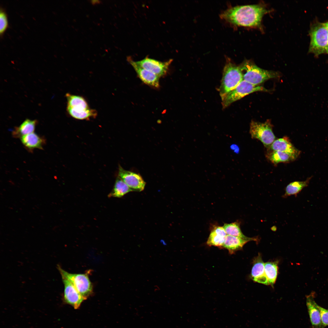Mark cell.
Here are the masks:
<instances>
[{
  "mask_svg": "<svg viewBox=\"0 0 328 328\" xmlns=\"http://www.w3.org/2000/svg\"><path fill=\"white\" fill-rule=\"evenodd\" d=\"M267 12L262 5H239L228 8L220 17L235 26L256 27L260 26L263 16Z\"/></svg>",
  "mask_w": 328,
  "mask_h": 328,
  "instance_id": "1",
  "label": "cell"
},
{
  "mask_svg": "<svg viewBox=\"0 0 328 328\" xmlns=\"http://www.w3.org/2000/svg\"><path fill=\"white\" fill-rule=\"evenodd\" d=\"M239 67L243 80L255 85H259L267 80L280 76L277 72L261 69L250 60L244 61Z\"/></svg>",
  "mask_w": 328,
  "mask_h": 328,
  "instance_id": "2",
  "label": "cell"
},
{
  "mask_svg": "<svg viewBox=\"0 0 328 328\" xmlns=\"http://www.w3.org/2000/svg\"><path fill=\"white\" fill-rule=\"evenodd\" d=\"M243 80L239 66L229 60L224 67L219 91L221 98L235 89Z\"/></svg>",
  "mask_w": 328,
  "mask_h": 328,
  "instance_id": "3",
  "label": "cell"
},
{
  "mask_svg": "<svg viewBox=\"0 0 328 328\" xmlns=\"http://www.w3.org/2000/svg\"><path fill=\"white\" fill-rule=\"evenodd\" d=\"M309 51L317 56L328 51V32L324 23L313 24L309 31Z\"/></svg>",
  "mask_w": 328,
  "mask_h": 328,
  "instance_id": "4",
  "label": "cell"
},
{
  "mask_svg": "<svg viewBox=\"0 0 328 328\" xmlns=\"http://www.w3.org/2000/svg\"><path fill=\"white\" fill-rule=\"evenodd\" d=\"M57 268L61 277L70 281L78 291L86 299L92 294L93 285L89 276L90 271L84 273H72L65 271L59 265Z\"/></svg>",
  "mask_w": 328,
  "mask_h": 328,
  "instance_id": "5",
  "label": "cell"
},
{
  "mask_svg": "<svg viewBox=\"0 0 328 328\" xmlns=\"http://www.w3.org/2000/svg\"><path fill=\"white\" fill-rule=\"evenodd\" d=\"M249 132L252 138L259 140L268 149L276 139L272 125L268 120L263 123L252 121Z\"/></svg>",
  "mask_w": 328,
  "mask_h": 328,
  "instance_id": "6",
  "label": "cell"
},
{
  "mask_svg": "<svg viewBox=\"0 0 328 328\" xmlns=\"http://www.w3.org/2000/svg\"><path fill=\"white\" fill-rule=\"evenodd\" d=\"M268 91L262 86L255 85L243 80L235 89L221 98L222 104L223 108H225L249 94L257 91Z\"/></svg>",
  "mask_w": 328,
  "mask_h": 328,
  "instance_id": "7",
  "label": "cell"
},
{
  "mask_svg": "<svg viewBox=\"0 0 328 328\" xmlns=\"http://www.w3.org/2000/svg\"><path fill=\"white\" fill-rule=\"evenodd\" d=\"M61 277L64 285L63 301L74 309H78L86 299L80 294L70 281L64 277Z\"/></svg>",
  "mask_w": 328,
  "mask_h": 328,
  "instance_id": "8",
  "label": "cell"
},
{
  "mask_svg": "<svg viewBox=\"0 0 328 328\" xmlns=\"http://www.w3.org/2000/svg\"><path fill=\"white\" fill-rule=\"evenodd\" d=\"M173 61L172 59L162 62L146 56L140 60L135 61L140 67L149 70L160 77L165 75Z\"/></svg>",
  "mask_w": 328,
  "mask_h": 328,
  "instance_id": "9",
  "label": "cell"
},
{
  "mask_svg": "<svg viewBox=\"0 0 328 328\" xmlns=\"http://www.w3.org/2000/svg\"><path fill=\"white\" fill-rule=\"evenodd\" d=\"M118 175L133 191L141 192L144 190L145 182L139 174L126 170L119 166Z\"/></svg>",
  "mask_w": 328,
  "mask_h": 328,
  "instance_id": "10",
  "label": "cell"
},
{
  "mask_svg": "<svg viewBox=\"0 0 328 328\" xmlns=\"http://www.w3.org/2000/svg\"><path fill=\"white\" fill-rule=\"evenodd\" d=\"M127 60L132 66L139 78L143 83L154 87H159V77L138 65L129 56L127 57Z\"/></svg>",
  "mask_w": 328,
  "mask_h": 328,
  "instance_id": "11",
  "label": "cell"
},
{
  "mask_svg": "<svg viewBox=\"0 0 328 328\" xmlns=\"http://www.w3.org/2000/svg\"><path fill=\"white\" fill-rule=\"evenodd\" d=\"M269 151H280L293 155L297 158L301 151L296 148L287 137L276 139L268 148Z\"/></svg>",
  "mask_w": 328,
  "mask_h": 328,
  "instance_id": "12",
  "label": "cell"
},
{
  "mask_svg": "<svg viewBox=\"0 0 328 328\" xmlns=\"http://www.w3.org/2000/svg\"><path fill=\"white\" fill-rule=\"evenodd\" d=\"M313 293L306 297V305L313 328H323L320 311L314 299Z\"/></svg>",
  "mask_w": 328,
  "mask_h": 328,
  "instance_id": "13",
  "label": "cell"
},
{
  "mask_svg": "<svg viewBox=\"0 0 328 328\" xmlns=\"http://www.w3.org/2000/svg\"><path fill=\"white\" fill-rule=\"evenodd\" d=\"M264 264L261 255L259 254L253 260L251 278L255 282L268 285V281L265 274Z\"/></svg>",
  "mask_w": 328,
  "mask_h": 328,
  "instance_id": "14",
  "label": "cell"
},
{
  "mask_svg": "<svg viewBox=\"0 0 328 328\" xmlns=\"http://www.w3.org/2000/svg\"><path fill=\"white\" fill-rule=\"evenodd\" d=\"M20 138L25 148L30 152L36 149H43L46 143L45 138L35 132L23 136Z\"/></svg>",
  "mask_w": 328,
  "mask_h": 328,
  "instance_id": "15",
  "label": "cell"
},
{
  "mask_svg": "<svg viewBox=\"0 0 328 328\" xmlns=\"http://www.w3.org/2000/svg\"><path fill=\"white\" fill-rule=\"evenodd\" d=\"M227 235L223 227L214 225L211 227L207 244L209 246H214L222 248Z\"/></svg>",
  "mask_w": 328,
  "mask_h": 328,
  "instance_id": "16",
  "label": "cell"
},
{
  "mask_svg": "<svg viewBox=\"0 0 328 328\" xmlns=\"http://www.w3.org/2000/svg\"><path fill=\"white\" fill-rule=\"evenodd\" d=\"M249 241L238 237L227 235L222 248L227 249L231 255L242 249Z\"/></svg>",
  "mask_w": 328,
  "mask_h": 328,
  "instance_id": "17",
  "label": "cell"
},
{
  "mask_svg": "<svg viewBox=\"0 0 328 328\" xmlns=\"http://www.w3.org/2000/svg\"><path fill=\"white\" fill-rule=\"evenodd\" d=\"M37 122L36 120L26 119L19 127L15 128L12 132V136L15 138H20L34 132Z\"/></svg>",
  "mask_w": 328,
  "mask_h": 328,
  "instance_id": "18",
  "label": "cell"
},
{
  "mask_svg": "<svg viewBox=\"0 0 328 328\" xmlns=\"http://www.w3.org/2000/svg\"><path fill=\"white\" fill-rule=\"evenodd\" d=\"M227 235L234 236L249 241H258V238L250 237L243 234L240 228V223L236 221L230 224L225 223L223 226Z\"/></svg>",
  "mask_w": 328,
  "mask_h": 328,
  "instance_id": "19",
  "label": "cell"
},
{
  "mask_svg": "<svg viewBox=\"0 0 328 328\" xmlns=\"http://www.w3.org/2000/svg\"><path fill=\"white\" fill-rule=\"evenodd\" d=\"M312 177V176L309 177L304 181H295L290 183L286 187L282 197L286 198L292 195L296 196L303 188L308 186Z\"/></svg>",
  "mask_w": 328,
  "mask_h": 328,
  "instance_id": "20",
  "label": "cell"
},
{
  "mask_svg": "<svg viewBox=\"0 0 328 328\" xmlns=\"http://www.w3.org/2000/svg\"><path fill=\"white\" fill-rule=\"evenodd\" d=\"M267 158L273 163L288 162L294 161L297 158L290 154L280 151H269L266 155Z\"/></svg>",
  "mask_w": 328,
  "mask_h": 328,
  "instance_id": "21",
  "label": "cell"
},
{
  "mask_svg": "<svg viewBox=\"0 0 328 328\" xmlns=\"http://www.w3.org/2000/svg\"><path fill=\"white\" fill-rule=\"evenodd\" d=\"M66 96L67 100V106L77 110H85L90 108L87 102L83 97L68 93L66 94Z\"/></svg>",
  "mask_w": 328,
  "mask_h": 328,
  "instance_id": "22",
  "label": "cell"
},
{
  "mask_svg": "<svg viewBox=\"0 0 328 328\" xmlns=\"http://www.w3.org/2000/svg\"><path fill=\"white\" fill-rule=\"evenodd\" d=\"M67 111L71 117L78 120H88L91 118H94L97 115V111L90 108L85 110H77L67 106Z\"/></svg>",
  "mask_w": 328,
  "mask_h": 328,
  "instance_id": "23",
  "label": "cell"
},
{
  "mask_svg": "<svg viewBox=\"0 0 328 328\" xmlns=\"http://www.w3.org/2000/svg\"><path fill=\"white\" fill-rule=\"evenodd\" d=\"M133 191L118 176L112 191L108 195L109 197H121L128 193Z\"/></svg>",
  "mask_w": 328,
  "mask_h": 328,
  "instance_id": "24",
  "label": "cell"
},
{
  "mask_svg": "<svg viewBox=\"0 0 328 328\" xmlns=\"http://www.w3.org/2000/svg\"><path fill=\"white\" fill-rule=\"evenodd\" d=\"M278 261L268 262L265 263V274L268 279L269 285L273 286L276 280L278 271Z\"/></svg>",
  "mask_w": 328,
  "mask_h": 328,
  "instance_id": "25",
  "label": "cell"
},
{
  "mask_svg": "<svg viewBox=\"0 0 328 328\" xmlns=\"http://www.w3.org/2000/svg\"><path fill=\"white\" fill-rule=\"evenodd\" d=\"M8 23L7 14L5 11L1 8L0 10V35L2 36L8 27Z\"/></svg>",
  "mask_w": 328,
  "mask_h": 328,
  "instance_id": "26",
  "label": "cell"
},
{
  "mask_svg": "<svg viewBox=\"0 0 328 328\" xmlns=\"http://www.w3.org/2000/svg\"><path fill=\"white\" fill-rule=\"evenodd\" d=\"M317 307L320 312L322 328H324L328 326V310L318 305Z\"/></svg>",
  "mask_w": 328,
  "mask_h": 328,
  "instance_id": "27",
  "label": "cell"
},
{
  "mask_svg": "<svg viewBox=\"0 0 328 328\" xmlns=\"http://www.w3.org/2000/svg\"><path fill=\"white\" fill-rule=\"evenodd\" d=\"M91 3L93 5H95L100 4L101 2L99 0H92L90 1Z\"/></svg>",
  "mask_w": 328,
  "mask_h": 328,
  "instance_id": "28",
  "label": "cell"
},
{
  "mask_svg": "<svg viewBox=\"0 0 328 328\" xmlns=\"http://www.w3.org/2000/svg\"><path fill=\"white\" fill-rule=\"evenodd\" d=\"M324 24H325V26H326V28H327V31H328V22H326V23H324ZM327 53L328 54V52H327Z\"/></svg>",
  "mask_w": 328,
  "mask_h": 328,
  "instance_id": "29",
  "label": "cell"
}]
</instances>
